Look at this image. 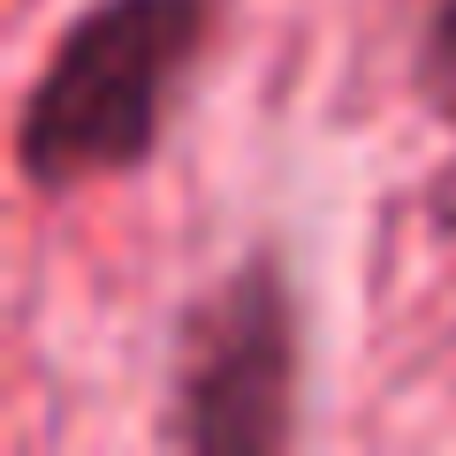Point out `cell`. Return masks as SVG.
Wrapping results in <instances>:
<instances>
[{
    "label": "cell",
    "instance_id": "6da1fadb",
    "mask_svg": "<svg viewBox=\"0 0 456 456\" xmlns=\"http://www.w3.org/2000/svg\"><path fill=\"white\" fill-rule=\"evenodd\" d=\"M213 31H221V0H92L77 8L16 107V175L46 206L145 175Z\"/></svg>",
    "mask_w": 456,
    "mask_h": 456
},
{
    "label": "cell",
    "instance_id": "3957f363",
    "mask_svg": "<svg viewBox=\"0 0 456 456\" xmlns=\"http://www.w3.org/2000/svg\"><path fill=\"white\" fill-rule=\"evenodd\" d=\"M411 84H419V107L456 137V0H434L426 8L419 53H411Z\"/></svg>",
    "mask_w": 456,
    "mask_h": 456
},
{
    "label": "cell",
    "instance_id": "7a4b0ae2",
    "mask_svg": "<svg viewBox=\"0 0 456 456\" xmlns=\"http://www.w3.org/2000/svg\"><path fill=\"white\" fill-rule=\"evenodd\" d=\"M305 320L281 251H244L175 320L160 441L183 456H281L297 441Z\"/></svg>",
    "mask_w": 456,
    "mask_h": 456
}]
</instances>
